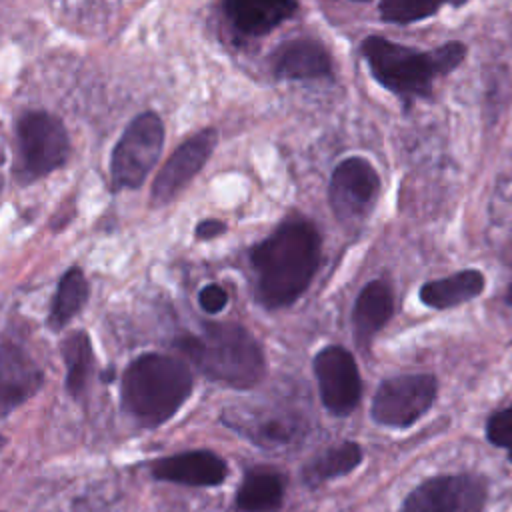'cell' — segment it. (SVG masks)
<instances>
[{
    "instance_id": "cell-1",
    "label": "cell",
    "mask_w": 512,
    "mask_h": 512,
    "mask_svg": "<svg viewBox=\"0 0 512 512\" xmlns=\"http://www.w3.org/2000/svg\"><path fill=\"white\" fill-rule=\"evenodd\" d=\"M262 306H290L310 286L320 264V236L314 224L292 218L280 224L250 254Z\"/></svg>"
},
{
    "instance_id": "cell-2",
    "label": "cell",
    "mask_w": 512,
    "mask_h": 512,
    "mask_svg": "<svg viewBox=\"0 0 512 512\" xmlns=\"http://www.w3.org/2000/svg\"><path fill=\"white\" fill-rule=\"evenodd\" d=\"M192 386L186 362L158 352L140 354L122 374V408L138 426L156 428L184 406Z\"/></svg>"
},
{
    "instance_id": "cell-3",
    "label": "cell",
    "mask_w": 512,
    "mask_h": 512,
    "mask_svg": "<svg viewBox=\"0 0 512 512\" xmlns=\"http://www.w3.org/2000/svg\"><path fill=\"white\" fill-rule=\"evenodd\" d=\"M176 348L208 380L230 388H252L266 372L260 344L240 324L208 322L200 334H182Z\"/></svg>"
},
{
    "instance_id": "cell-4",
    "label": "cell",
    "mask_w": 512,
    "mask_h": 512,
    "mask_svg": "<svg viewBox=\"0 0 512 512\" xmlns=\"http://www.w3.org/2000/svg\"><path fill=\"white\" fill-rule=\"evenodd\" d=\"M362 54L372 76L400 96H426L432 82L452 72L466 56L460 42H448L434 50H414L382 36H368Z\"/></svg>"
},
{
    "instance_id": "cell-5",
    "label": "cell",
    "mask_w": 512,
    "mask_h": 512,
    "mask_svg": "<svg viewBox=\"0 0 512 512\" xmlns=\"http://www.w3.org/2000/svg\"><path fill=\"white\" fill-rule=\"evenodd\" d=\"M18 166L22 182H32L60 168L70 154L68 132L58 116L26 112L18 120Z\"/></svg>"
},
{
    "instance_id": "cell-6",
    "label": "cell",
    "mask_w": 512,
    "mask_h": 512,
    "mask_svg": "<svg viewBox=\"0 0 512 512\" xmlns=\"http://www.w3.org/2000/svg\"><path fill=\"white\" fill-rule=\"evenodd\" d=\"M164 146V124L156 112L138 114L116 142L110 158L114 190L138 188L154 168Z\"/></svg>"
},
{
    "instance_id": "cell-7",
    "label": "cell",
    "mask_w": 512,
    "mask_h": 512,
    "mask_svg": "<svg viewBox=\"0 0 512 512\" xmlns=\"http://www.w3.org/2000/svg\"><path fill=\"white\" fill-rule=\"evenodd\" d=\"M432 374H400L384 380L372 398V418L390 428H406L420 420L436 400Z\"/></svg>"
},
{
    "instance_id": "cell-8",
    "label": "cell",
    "mask_w": 512,
    "mask_h": 512,
    "mask_svg": "<svg viewBox=\"0 0 512 512\" xmlns=\"http://www.w3.org/2000/svg\"><path fill=\"white\" fill-rule=\"evenodd\" d=\"M486 484L472 474L434 476L416 486L400 512H482Z\"/></svg>"
},
{
    "instance_id": "cell-9",
    "label": "cell",
    "mask_w": 512,
    "mask_h": 512,
    "mask_svg": "<svg viewBox=\"0 0 512 512\" xmlns=\"http://www.w3.org/2000/svg\"><path fill=\"white\" fill-rule=\"evenodd\" d=\"M314 374L324 408L334 416L350 414L362 394L354 356L342 346H326L314 356Z\"/></svg>"
},
{
    "instance_id": "cell-10",
    "label": "cell",
    "mask_w": 512,
    "mask_h": 512,
    "mask_svg": "<svg viewBox=\"0 0 512 512\" xmlns=\"http://www.w3.org/2000/svg\"><path fill=\"white\" fill-rule=\"evenodd\" d=\"M378 190L380 178L374 166L360 156H350L334 168L328 198L338 218L358 220L372 208Z\"/></svg>"
},
{
    "instance_id": "cell-11",
    "label": "cell",
    "mask_w": 512,
    "mask_h": 512,
    "mask_svg": "<svg viewBox=\"0 0 512 512\" xmlns=\"http://www.w3.org/2000/svg\"><path fill=\"white\" fill-rule=\"evenodd\" d=\"M216 142L218 132L214 128H204L180 144L152 182V204L162 206L172 202L174 196L204 168Z\"/></svg>"
},
{
    "instance_id": "cell-12",
    "label": "cell",
    "mask_w": 512,
    "mask_h": 512,
    "mask_svg": "<svg viewBox=\"0 0 512 512\" xmlns=\"http://www.w3.org/2000/svg\"><path fill=\"white\" fill-rule=\"evenodd\" d=\"M42 382L40 366L22 348L0 344V418L28 402Z\"/></svg>"
},
{
    "instance_id": "cell-13",
    "label": "cell",
    "mask_w": 512,
    "mask_h": 512,
    "mask_svg": "<svg viewBox=\"0 0 512 512\" xmlns=\"http://www.w3.org/2000/svg\"><path fill=\"white\" fill-rule=\"evenodd\" d=\"M150 474L156 480L184 486H220L228 476V466L210 450H190L154 460Z\"/></svg>"
},
{
    "instance_id": "cell-14",
    "label": "cell",
    "mask_w": 512,
    "mask_h": 512,
    "mask_svg": "<svg viewBox=\"0 0 512 512\" xmlns=\"http://www.w3.org/2000/svg\"><path fill=\"white\" fill-rule=\"evenodd\" d=\"M222 422L262 448L288 446L298 434V424L292 416L268 410L260 412L254 408H226L222 412Z\"/></svg>"
},
{
    "instance_id": "cell-15",
    "label": "cell",
    "mask_w": 512,
    "mask_h": 512,
    "mask_svg": "<svg viewBox=\"0 0 512 512\" xmlns=\"http://www.w3.org/2000/svg\"><path fill=\"white\" fill-rule=\"evenodd\" d=\"M272 68L276 78L282 80H316L332 72V62L322 44L308 38H298L282 44L274 58Z\"/></svg>"
},
{
    "instance_id": "cell-16",
    "label": "cell",
    "mask_w": 512,
    "mask_h": 512,
    "mask_svg": "<svg viewBox=\"0 0 512 512\" xmlns=\"http://www.w3.org/2000/svg\"><path fill=\"white\" fill-rule=\"evenodd\" d=\"M296 0H224L228 20L246 36H264L296 12Z\"/></svg>"
},
{
    "instance_id": "cell-17",
    "label": "cell",
    "mask_w": 512,
    "mask_h": 512,
    "mask_svg": "<svg viewBox=\"0 0 512 512\" xmlns=\"http://www.w3.org/2000/svg\"><path fill=\"white\" fill-rule=\"evenodd\" d=\"M394 312V294L386 280L368 282L356 298L352 310L354 334L358 344L368 346L374 334L390 320Z\"/></svg>"
},
{
    "instance_id": "cell-18",
    "label": "cell",
    "mask_w": 512,
    "mask_h": 512,
    "mask_svg": "<svg viewBox=\"0 0 512 512\" xmlns=\"http://www.w3.org/2000/svg\"><path fill=\"white\" fill-rule=\"evenodd\" d=\"M282 502L284 478L274 470H248L236 490V506L242 512H274Z\"/></svg>"
},
{
    "instance_id": "cell-19",
    "label": "cell",
    "mask_w": 512,
    "mask_h": 512,
    "mask_svg": "<svg viewBox=\"0 0 512 512\" xmlns=\"http://www.w3.org/2000/svg\"><path fill=\"white\" fill-rule=\"evenodd\" d=\"M484 274L478 270H462L452 276L430 280L420 288V300L436 310L452 308L476 298L484 290Z\"/></svg>"
},
{
    "instance_id": "cell-20",
    "label": "cell",
    "mask_w": 512,
    "mask_h": 512,
    "mask_svg": "<svg viewBox=\"0 0 512 512\" xmlns=\"http://www.w3.org/2000/svg\"><path fill=\"white\" fill-rule=\"evenodd\" d=\"M362 460V450L356 442H340L316 454L302 470V480L308 486H318L326 480L352 472Z\"/></svg>"
},
{
    "instance_id": "cell-21",
    "label": "cell",
    "mask_w": 512,
    "mask_h": 512,
    "mask_svg": "<svg viewBox=\"0 0 512 512\" xmlns=\"http://www.w3.org/2000/svg\"><path fill=\"white\" fill-rule=\"evenodd\" d=\"M60 352L66 366V390L70 396L80 398L88 386L92 368H94V352L90 336L84 330L70 332L62 344Z\"/></svg>"
},
{
    "instance_id": "cell-22",
    "label": "cell",
    "mask_w": 512,
    "mask_h": 512,
    "mask_svg": "<svg viewBox=\"0 0 512 512\" xmlns=\"http://www.w3.org/2000/svg\"><path fill=\"white\" fill-rule=\"evenodd\" d=\"M88 280L80 268H70L60 278L52 308L48 314V326L52 330H62L86 304L88 300Z\"/></svg>"
},
{
    "instance_id": "cell-23",
    "label": "cell",
    "mask_w": 512,
    "mask_h": 512,
    "mask_svg": "<svg viewBox=\"0 0 512 512\" xmlns=\"http://www.w3.org/2000/svg\"><path fill=\"white\" fill-rule=\"evenodd\" d=\"M466 0H380V16L386 22L410 24L436 14L442 6H460Z\"/></svg>"
},
{
    "instance_id": "cell-24",
    "label": "cell",
    "mask_w": 512,
    "mask_h": 512,
    "mask_svg": "<svg viewBox=\"0 0 512 512\" xmlns=\"http://www.w3.org/2000/svg\"><path fill=\"white\" fill-rule=\"evenodd\" d=\"M486 436L494 446L504 448L512 460V406L490 416L486 424Z\"/></svg>"
},
{
    "instance_id": "cell-25",
    "label": "cell",
    "mask_w": 512,
    "mask_h": 512,
    "mask_svg": "<svg viewBox=\"0 0 512 512\" xmlns=\"http://www.w3.org/2000/svg\"><path fill=\"white\" fill-rule=\"evenodd\" d=\"M198 304L204 312L208 314H216V312H222L224 306L228 304V294L222 286L218 284H206L200 294H198Z\"/></svg>"
},
{
    "instance_id": "cell-26",
    "label": "cell",
    "mask_w": 512,
    "mask_h": 512,
    "mask_svg": "<svg viewBox=\"0 0 512 512\" xmlns=\"http://www.w3.org/2000/svg\"><path fill=\"white\" fill-rule=\"evenodd\" d=\"M224 230H226V226H224L220 220H216V218H206V220L198 222V226H196V238H200V240H212V238L220 236Z\"/></svg>"
},
{
    "instance_id": "cell-27",
    "label": "cell",
    "mask_w": 512,
    "mask_h": 512,
    "mask_svg": "<svg viewBox=\"0 0 512 512\" xmlns=\"http://www.w3.org/2000/svg\"><path fill=\"white\" fill-rule=\"evenodd\" d=\"M506 302L512 306V284H510L508 290H506Z\"/></svg>"
},
{
    "instance_id": "cell-28",
    "label": "cell",
    "mask_w": 512,
    "mask_h": 512,
    "mask_svg": "<svg viewBox=\"0 0 512 512\" xmlns=\"http://www.w3.org/2000/svg\"><path fill=\"white\" fill-rule=\"evenodd\" d=\"M2 164H4V154L0 150V168H2ZM0 188H2V170H0Z\"/></svg>"
},
{
    "instance_id": "cell-29",
    "label": "cell",
    "mask_w": 512,
    "mask_h": 512,
    "mask_svg": "<svg viewBox=\"0 0 512 512\" xmlns=\"http://www.w3.org/2000/svg\"><path fill=\"white\" fill-rule=\"evenodd\" d=\"M4 444H6V438L0 434V448H4Z\"/></svg>"
},
{
    "instance_id": "cell-30",
    "label": "cell",
    "mask_w": 512,
    "mask_h": 512,
    "mask_svg": "<svg viewBox=\"0 0 512 512\" xmlns=\"http://www.w3.org/2000/svg\"><path fill=\"white\" fill-rule=\"evenodd\" d=\"M356 2H368V0H356Z\"/></svg>"
}]
</instances>
